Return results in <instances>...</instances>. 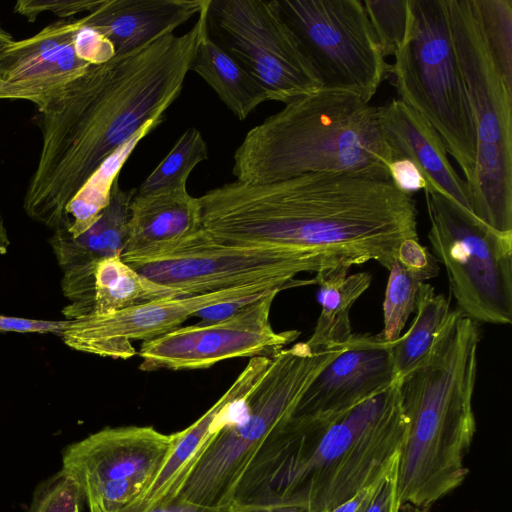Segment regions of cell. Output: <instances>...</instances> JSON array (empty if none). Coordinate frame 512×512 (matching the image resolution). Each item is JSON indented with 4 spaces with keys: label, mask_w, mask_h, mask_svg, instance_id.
Masks as SVG:
<instances>
[{
    "label": "cell",
    "mask_w": 512,
    "mask_h": 512,
    "mask_svg": "<svg viewBox=\"0 0 512 512\" xmlns=\"http://www.w3.org/2000/svg\"><path fill=\"white\" fill-rule=\"evenodd\" d=\"M400 382L340 414L290 416L247 467L231 505L292 503L330 512L369 485L404 440Z\"/></svg>",
    "instance_id": "3"
},
{
    "label": "cell",
    "mask_w": 512,
    "mask_h": 512,
    "mask_svg": "<svg viewBox=\"0 0 512 512\" xmlns=\"http://www.w3.org/2000/svg\"><path fill=\"white\" fill-rule=\"evenodd\" d=\"M10 246L8 231L0 211V255L6 254Z\"/></svg>",
    "instance_id": "43"
},
{
    "label": "cell",
    "mask_w": 512,
    "mask_h": 512,
    "mask_svg": "<svg viewBox=\"0 0 512 512\" xmlns=\"http://www.w3.org/2000/svg\"><path fill=\"white\" fill-rule=\"evenodd\" d=\"M345 345L312 350L306 342H298L273 355L239 404L240 416H228L217 429L174 500L231 506L239 481L261 446L291 416L310 382Z\"/></svg>",
    "instance_id": "6"
},
{
    "label": "cell",
    "mask_w": 512,
    "mask_h": 512,
    "mask_svg": "<svg viewBox=\"0 0 512 512\" xmlns=\"http://www.w3.org/2000/svg\"><path fill=\"white\" fill-rule=\"evenodd\" d=\"M396 260L420 283L439 273L437 258L419 243L418 238L403 240L398 247Z\"/></svg>",
    "instance_id": "33"
},
{
    "label": "cell",
    "mask_w": 512,
    "mask_h": 512,
    "mask_svg": "<svg viewBox=\"0 0 512 512\" xmlns=\"http://www.w3.org/2000/svg\"><path fill=\"white\" fill-rule=\"evenodd\" d=\"M207 0H103L80 18L101 33L116 55L131 52L198 15Z\"/></svg>",
    "instance_id": "20"
},
{
    "label": "cell",
    "mask_w": 512,
    "mask_h": 512,
    "mask_svg": "<svg viewBox=\"0 0 512 512\" xmlns=\"http://www.w3.org/2000/svg\"><path fill=\"white\" fill-rule=\"evenodd\" d=\"M14 41L12 35L0 26V51Z\"/></svg>",
    "instance_id": "44"
},
{
    "label": "cell",
    "mask_w": 512,
    "mask_h": 512,
    "mask_svg": "<svg viewBox=\"0 0 512 512\" xmlns=\"http://www.w3.org/2000/svg\"><path fill=\"white\" fill-rule=\"evenodd\" d=\"M488 49L512 85V0H473Z\"/></svg>",
    "instance_id": "29"
},
{
    "label": "cell",
    "mask_w": 512,
    "mask_h": 512,
    "mask_svg": "<svg viewBox=\"0 0 512 512\" xmlns=\"http://www.w3.org/2000/svg\"><path fill=\"white\" fill-rule=\"evenodd\" d=\"M379 114L393 161L399 158L411 160L422 172L428 188L445 195L472 213L468 184L450 163L438 133L398 98L379 106Z\"/></svg>",
    "instance_id": "19"
},
{
    "label": "cell",
    "mask_w": 512,
    "mask_h": 512,
    "mask_svg": "<svg viewBox=\"0 0 512 512\" xmlns=\"http://www.w3.org/2000/svg\"><path fill=\"white\" fill-rule=\"evenodd\" d=\"M80 19L58 20L0 51V100H26L42 111L91 65L76 53Z\"/></svg>",
    "instance_id": "16"
},
{
    "label": "cell",
    "mask_w": 512,
    "mask_h": 512,
    "mask_svg": "<svg viewBox=\"0 0 512 512\" xmlns=\"http://www.w3.org/2000/svg\"><path fill=\"white\" fill-rule=\"evenodd\" d=\"M479 342L475 321L452 310L426 357L400 378L407 419L398 461L400 504L428 510L469 473L464 459L476 433Z\"/></svg>",
    "instance_id": "4"
},
{
    "label": "cell",
    "mask_w": 512,
    "mask_h": 512,
    "mask_svg": "<svg viewBox=\"0 0 512 512\" xmlns=\"http://www.w3.org/2000/svg\"><path fill=\"white\" fill-rule=\"evenodd\" d=\"M75 49L77 55L90 65L103 64L116 55L107 38L95 29L83 25L75 36Z\"/></svg>",
    "instance_id": "35"
},
{
    "label": "cell",
    "mask_w": 512,
    "mask_h": 512,
    "mask_svg": "<svg viewBox=\"0 0 512 512\" xmlns=\"http://www.w3.org/2000/svg\"><path fill=\"white\" fill-rule=\"evenodd\" d=\"M388 470L330 512H366L379 492Z\"/></svg>",
    "instance_id": "39"
},
{
    "label": "cell",
    "mask_w": 512,
    "mask_h": 512,
    "mask_svg": "<svg viewBox=\"0 0 512 512\" xmlns=\"http://www.w3.org/2000/svg\"><path fill=\"white\" fill-rule=\"evenodd\" d=\"M279 292L267 291L228 318L178 327L143 341L139 369H206L226 359L272 357L300 335L298 330L276 332L272 328L270 311Z\"/></svg>",
    "instance_id": "14"
},
{
    "label": "cell",
    "mask_w": 512,
    "mask_h": 512,
    "mask_svg": "<svg viewBox=\"0 0 512 512\" xmlns=\"http://www.w3.org/2000/svg\"><path fill=\"white\" fill-rule=\"evenodd\" d=\"M70 320H39L0 315V332L56 334L62 336Z\"/></svg>",
    "instance_id": "36"
},
{
    "label": "cell",
    "mask_w": 512,
    "mask_h": 512,
    "mask_svg": "<svg viewBox=\"0 0 512 512\" xmlns=\"http://www.w3.org/2000/svg\"><path fill=\"white\" fill-rule=\"evenodd\" d=\"M398 461L399 453L389 468L379 492L366 512H399L401 504L398 492Z\"/></svg>",
    "instance_id": "38"
},
{
    "label": "cell",
    "mask_w": 512,
    "mask_h": 512,
    "mask_svg": "<svg viewBox=\"0 0 512 512\" xmlns=\"http://www.w3.org/2000/svg\"><path fill=\"white\" fill-rule=\"evenodd\" d=\"M416 316L408 331L392 345V359L399 378L415 369L426 357L450 313L449 301L435 289L421 283L418 288Z\"/></svg>",
    "instance_id": "27"
},
{
    "label": "cell",
    "mask_w": 512,
    "mask_h": 512,
    "mask_svg": "<svg viewBox=\"0 0 512 512\" xmlns=\"http://www.w3.org/2000/svg\"><path fill=\"white\" fill-rule=\"evenodd\" d=\"M84 501L79 484L60 470L36 487L29 512H75Z\"/></svg>",
    "instance_id": "32"
},
{
    "label": "cell",
    "mask_w": 512,
    "mask_h": 512,
    "mask_svg": "<svg viewBox=\"0 0 512 512\" xmlns=\"http://www.w3.org/2000/svg\"><path fill=\"white\" fill-rule=\"evenodd\" d=\"M145 277L184 296L270 283L282 290L312 280L290 252L218 240L202 228L181 239L121 257Z\"/></svg>",
    "instance_id": "10"
},
{
    "label": "cell",
    "mask_w": 512,
    "mask_h": 512,
    "mask_svg": "<svg viewBox=\"0 0 512 512\" xmlns=\"http://www.w3.org/2000/svg\"><path fill=\"white\" fill-rule=\"evenodd\" d=\"M429 241L459 310L474 321L512 322V234H502L432 188L424 190Z\"/></svg>",
    "instance_id": "9"
},
{
    "label": "cell",
    "mask_w": 512,
    "mask_h": 512,
    "mask_svg": "<svg viewBox=\"0 0 512 512\" xmlns=\"http://www.w3.org/2000/svg\"><path fill=\"white\" fill-rule=\"evenodd\" d=\"M191 70L195 71L241 121L269 97L257 80L224 48L212 39L209 30L203 36Z\"/></svg>",
    "instance_id": "24"
},
{
    "label": "cell",
    "mask_w": 512,
    "mask_h": 512,
    "mask_svg": "<svg viewBox=\"0 0 512 512\" xmlns=\"http://www.w3.org/2000/svg\"><path fill=\"white\" fill-rule=\"evenodd\" d=\"M175 297H184V294L145 277L127 264L121 256L104 258L95 265L94 295L89 315L110 314L144 303Z\"/></svg>",
    "instance_id": "25"
},
{
    "label": "cell",
    "mask_w": 512,
    "mask_h": 512,
    "mask_svg": "<svg viewBox=\"0 0 512 512\" xmlns=\"http://www.w3.org/2000/svg\"><path fill=\"white\" fill-rule=\"evenodd\" d=\"M267 292V291H266ZM259 293L251 296L232 299L226 302L218 303L215 305L207 306L196 313L204 322L219 321L228 318L242 309L247 304L255 301L264 293Z\"/></svg>",
    "instance_id": "40"
},
{
    "label": "cell",
    "mask_w": 512,
    "mask_h": 512,
    "mask_svg": "<svg viewBox=\"0 0 512 512\" xmlns=\"http://www.w3.org/2000/svg\"><path fill=\"white\" fill-rule=\"evenodd\" d=\"M230 512H313L309 508L292 503H253L231 505Z\"/></svg>",
    "instance_id": "41"
},
{
    "label": "cell",
    "mask_w": 512,
    "mask_h": 512,
    "mask_svg": "<svg viewBox=\"0 0 512 512\" xmlns=\"http://www.w3.org/2000/svg\"><path fill=\"white\" fill-rule=\"evenodd\" d=\"M135 193L136 189L123 190L117 179L108 205L88 230L78 237H72L65 228L54 230L48 243L62 272L122 255L129 234L130 204Z\"/></svg>",
    "instance_id": "22"
},
{
    "label": "cell",
    "mask_w": 512,
    "mask_h": 512,
    "mask_svg": "<svg viewBox=\"0 0 512 512\" xmlns=\"http://www.w3.org/2000/svg\"><path fill=\"white\" fill-rule=\"evenodd\" d=\"M75 512H81V508H78Z\"/></svg>",
    "instance_id": "46"
},
{
    "label": "cell",
    "mask_w": 512,
    "mask_h": 512,
    "mask_svg": "<svg viewBox=\"0 0 512 512\" xmlns=\"http://www.w3.org/2000/svg\"><path fill=\"white\" fill-rule=\"evenodd\" d=\"M409 8L406 37L390 66L398 99L438 133L469 187L477 163V136L446 0H409Z\"/></svg>",
    "instance_id": "8"
},
{
    "label": "cell",
    "mask_w": 512,
    "mask_h": 512,
    "mask_svg": "<svg viewBox=\"0 0 512 512\" xmlns=\"http://www.w3.org/2000/svg\"><path fill=\"white\" fill-rule=\"evenodd\" d=\"M348 271L347 268L331 269L317 273L313 279L319 286L317 298L321 311L306 341L312 350L345 345L354 334L350 310L369 288L372 276L368 272L348 274Z\"/></svg>",
    "instance_id": "23"
},
{
    "label": "cell",
    "mask_w": 512,
    "mask_h": 512,
    "mask_svg": "<svg viewBox=\"0 0 512 512\" xmlns=\"http://www.w3.org/2000/svg\"><path fill=\"white\" fill-rule=\"evenodd\" d=\"M175 439L152 426L107 427L67 446L61 470L79 484L89 512H119L149 487Z\"/></svg>",
    "instance_id": "13"
},
{
    "label": "cell",
    "mask_w": 512,
    "mask_h": 512,
    "mask_svg": "<svg viewBox=\"0 0 512 512\" xmlns=\"http://www.w3.org/2000/svg\"><path fill=\"white\" fill-rule=\"evenodd\" d=\"M209 3L184 34L168 32L91 65L40 111L42 146L23 199L28 217L67 228V205L102 162L147 122L164 119L208 31Z\"/></svg>",
    "instance_id": "2"
},
{
    "label": "cell",
    "mask_w": 512,
    "mask_h": 512,
    "mask_svg": "<svg viewBox=\"0 0 512 512\" xmlns=\"http://www.w3.org/2000/svg\"><path fill=\"white\" fill-rule=\"evenodd\" d=\"M102 2L103 0H19L14 6V11L29 22H33L39 14L46 11L65 18L82 12H91Z\"/></svg>",
    "instance_id": "34"
},
{
    "label": "cell",
    "mask_w": 512,
    "mask_h": 512,
    "mask_svg": "<svg viewBox=\"0 0 512 512\" xmlns=\"http://www.w3.org/2000/svg\"><path fill=\"white\" fill-rule=\"evenodd\" d=\"M208 158V147L196 128H188L177 139L164 159L136 189L146 193L165 188L187 186L192 170Z\"/></svg>",
    "instance_id": "28"
},
{
    "label": "cell",
    "mask_w": 512,
    "mask_h": 512,
    "mask_svg": "<svg viewBox=\"0 0 512 512\" xmlns=\"http://www.w3.org/2000/svg\"><path fill=\"white\" fill-rule=\"evenodd\" d=\"M164 119L147 122L129 141L116 149L88 178L81 189L69 202L66 214L69 220L67 232L78 237L88 230L99 218L109 203L114 182L138 143L157 128Z\"/></svg>",
    "instance_id": "26"
},
{
    "label": "cell",
    "mask_w": 512,
    "mask_h": 512,
    "mask_svg": "<svg viewBox=\"0 0 512 512\" xmlns=\"http://www.w3.org/2000/svg\"><path fill=\"white\" fill-rule=\"evenodd\" d=\"M392 345L379 334H353L343 351L310 382L291 416L340 414L387 389L399 379Z\"/></svg>",
    "instance_id": "17"
},
{
    "label": "cell",
    "mask_w": 512,
    "mask_h": 512,
    "mask_svg": "<svg viewBox=\"0 0 512 512\" xmlns=\"http://www.w3.org/2000/svg\"><path fill=\"white\" fill-rule=\"evenodd\" d=\"M451 38L473 113L477 163L472 214L512 233V85L485 41L473 0H446Z\"/></svg>",
    "instance_id": "7"
},
{
    "label": "cell",
    "mask_w": 512,
    "mask_h": 512,
    "mask_svg": "<svg viewBox=\"0 0 512 512\" xmlns=\"http://www.w3.org/2000/svg\"><path fill=\"white\" fill-rule=\"evenodd\" d=\"M208 30L268 94L284 104L321 88L277 0H210Z\"/></svg>",
    "instance_id": "12"
},
{
    "label": "cell",
    "mask_w": 512,
    "mask_h": 512,
    "mask_svg": "<svg viewBox=\"0 0 512 512\" xmlns=\"http://www.w3.org/2000/svg\"><path fill=\"white\" fill-rule=\"evenodd\" d=\"M270 357L250 359L228 390L198 420L176 432L173 447L149 487L119 512H144L171 503L181 490L190 470L231 410L251 392L265 373Z\"/></svg>",
    "instance_id": "18"
},
{
    "label": "cell",
    "mask_w": 512,
    "mask_h": 512,
    "mask_svg": "<svg viewBox=\"0 0 512 512\" xmlns=\"http://www.w3.org/2000/svg\"><path fill=\"white\" fill-rule=\"evenodd\" d=\"M427 510L416 507L410 503H403L400 506L399 512H426Z\"/></svg>",
    "instance_id": "45"
},
{
    "label": "cell",
    "mask_w": 512,
    "mask_h": 512,
    "mask_svg": "<svg viewBox=\"0 0 512 512\" xmlns=\"http://www.w3.org/2000/svg\"><path fill=\"white\" fill-rule=\"evenodd\" d=\"M384 58L395 56L409 24V0L362 1Z\"/></svg>",
    "instance_id": "31"
},
{
    "label": "cell",
    "mask_w": 512,
    "mask_h": 512,
    "mask_svg": "<svg viewBox=\"0 0 512 512\" xmlns=\"http://www.w3.org/2000/svg\"><path fill=\"white\" fill-rule=\"evenodd\" d=\"M389 277L383 302L384 327L379 334L388 342H395L401 335L410 314L415 310L416 297L421 284L395 260Z\"/></svg>",
    "instance_id": "30"
},
{
    "label": "cell",
    "mask_w": 512,
    "mask_h": 512,
    "mask_svg": "<svg viewBox=\"0 0 512 512\" xmlns=\"http://www.w3.org/2000/svg\"><path fill=\"white\" fill-rule=\"evenodd\" d=\"M280 287L270 283L234 287L200 295L156 300L105 315L70 320L62 334L69 348L112 359L136 354L134 340H149L172 331L201 309Z\"/></svg>",
    "instance_id": "15"
},
{
    "label": "cell",
    "mask_w": 512,
    "mask_h": 512,
    "mask_svg": "<svg viewBox=\"0 0 512 512\" xmlns=\"http://www.w3.org/2000/svg\"><path fill=\"white\" fill-rule=\"evenodd\" d=\"M201 228L200 202L189 194L187 186L136 192L121 257L176 241Z\"/></svg>",
    "instance_id": "21"
},
{
    "label": "cell",
    "mask_w": 512,
    "mask_h": 512,
    "mask_svg": "<svg viewBox=\"0 0 512 512\" xmlns=\"http://www.w3.org/2000/svg\"><path fill=\"white\" fill-rule=\"evenodd\" d=\"M321 88L370 103L390 72L360 0H277Z\"/></svg>",
    "instance_id": "11"
},
{
    "label": "cell",
    "mask_w": 512,
    "mask_h": 512,
    "mask_svg": "<svg viewBox=\"0 0 512 512\" xmlns=\"http://www.w3.org/2000/svg\"><path fill=\"white\" fill-rule=\"evenodd\" d=\"M201 226L231 243L290 252L304 272L371 260L389 269L418 238L412 195L380 172H315L265 184L231 182L198 197Z\"/></svg>",
    "instance_id": "1"
},
{
    "label": "cell",
    "mask_w": 512,
    "mask_h": 512,
    "mask_svg": "<svg viewBox=\"0 0 512 512\" xmlns=\"http://www.w3.org/2000/svg\"><path fill=\"white\" fill-rule=\"evenodd\" d=\"M393 184L402 192L412 194L428 188V183L414 162L406 158L395 159L389 166Z\"/></svg>",
    "instance_id": "37"
},
{
    "label": "cell",
    "mask_w": 512,
    "mask_h": 512,
    "mask_svg": "<svg viewBox=\"0 0 512 512\" xmlns=\"http://www.w3.org/2000/svg\"><path fill=\"white\" fill-rule=\"evenodd\" d=\"M144 512H230V506L212 507L173 500L169 504L160 505Z\"/></svg>",
    "instance_id": "42"
},
{
    "label": "cell",
    "mask_w": 512,
    "mask_h": 512,
    "mask_svg": "<svg viewBox=\"0 0 512 512\" xmlns=\"http://www.w3.org/2000/svg\"><path fill=\"white\" fill-rule=\"evenodd\" d=\"M233 160L237 182L265 184L315 172L389 174L393 154L379 106L320 88L251 128Z\"/></svg>",
    "instance_id": "5"
}]
</instances>
